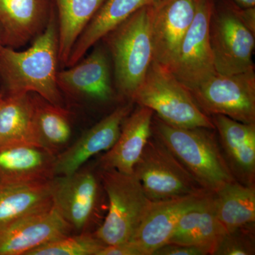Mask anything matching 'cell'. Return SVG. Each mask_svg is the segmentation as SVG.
I'll use <instances>...</instances> for the list:
<instances>
[{
	"label": "cell",
	"mask_w": 255,
	"mask_h": 255,
	"mask_svg": "<svg viewBox=\"0 0 255 255\" xmlns=\"http://www.w3.org/2000/svg\"><path fill=\"white\" fill-rule=\"evenodd\" d=\"M236 9L243 23L255 34V7L236 8Z\"/></svg>",
	"instance_id": "cell-31"
},
{
	"label": "cell",
	"mask_w": 255,
	"mask_h": 255,
	"mask_svg": "<svg viewBox=\"0 0 255 255\" xmlns=\"http://www.w3.org/2000/svg\"><path fill=\"white\" fill-rule=\"evenodd\" d=\"M253 226L254 224L226 233L216 245L211 255H255L254 231Z\"/></svg>",
	"instance_id": "cell-28"
},
{
	"label": "cell",
	"mask_w": 255,
	"mask_h": 255,
	"mask_svg": "<svg viewBox=\"0 0 255 255\" xmlns=\"http://www.w3.org/2000/svg\"><path fill=\"white\" fill-rule=\"evenodd\" d=\"M212 196L216 216L226 232L254 224V185L235 180L212 193Z\"/></svg>",
	"instance_id": "cell-24"
},
{
	"label": "cell",
	"mask_w": 255,
	"mask_h": 255,
	"mask_svg": "<svg viewBox=\"0 0 255 255\" xmlns=\"http://www.w3.org/2000/svg\"><path fill=\"white\" fill-rule=\"evenodd\" d=\"M58 87L69 93L106 102L113 95L108 58L105 50L97 48L81 62L57 75Z\"/></svg>",
	"instance_id": "cell-19"
},
{
	"label": "cell",
	"mask_w": 255,
	"mask_h": 255,
	"mask_svg": "<svg viewBox=\"0 0 255 255\" xmlns=\"http://www.w3.org/2000/svg\"><path fill=\"white\" fill-rule=\"evenodd\" d=\"M101 177L110 201V210L95 236L105 246L130 242L152 201L147 197L134 174L102 169Z\"/></svg>",
	"instance_id": "cell-5"
},
{
	"label": "cell",
	"mask_w": 255,
	"mask_h": 255,
	"mask_svg": "<svg viewBox=\"0 0 255 255\" xmlns=\"http://www.w3.org/2000/svg\"><path fill=\"white\" fill-rule=\"evenodd\" d=\"M162 0H107L74 45L65 66H73L87 51L137 10Z\"/></svg>",
	"instance_id": "cell-21"
},
{
	"label": "cell",
	"mask_w": 255,
	"mask_h": 255,
	"mask_svg": "<svg viewBox=\"0 0 255 255\" xmlns=\"http://www.w3.org/2000/svg\"><path fill=\"white\" fill-rule=\"evenodd\" d=\"M154 6L137 10L104 38L113 58L117 88L130 98L153 60L151 23Z\"/></svg>",
	"instance_id": "cell-3"
},
{
	"label": "cell",
	"mask_w": 255,
	"mask_h": 255,
	"mask_svg": "<svg viewBox=\"0 0 255 255\" xmlns=\"http://www.w3.org/2000/svg\"><path fill=\"white\" fill-rule=\"evenodd\" d=\"M33 116L34 102L28 94L18 95L1 94L0 99V144L28 142L38 145Z\"/></svg>",
	"instance_id": "cell-25"
},
{
	"label": "cell",
	"mask_w": 255,
	"mask_h": 255,
	"mask_svg": "<svg viewBox=\"0 0 255 255\" xmlns=\"http://www.w3.org/2000/svg\"><path fill=\"white\" fill-rule=\"evenodd\" d=\"M55 9L53 0H0L4 46L16 49L36 38Z\"/></svg>",
	"instance_id": "cell-14"
},
{
	"label": "cell",
	"mask_w": 255,
	"mask_h": 255,
	"mask_svg": "<svg viewBox=\"0 0 255 255\" xmlns=\"http://www.w3.org/2000/svg\"><path fill=\"white\" fill-rule=\"evenodd\" d=\"M54 154L28 142L0 144V183L46 182L54 177Z\"/></svg>",
	"instance_id": "cell-15"
},
{
	"label": "cell",
	"mask_w": 255,
	"mask_h": 255,
	"mask_svg": "<svg viewBox=\"0 0 255 255\" xmlns=\"http://www.w3.org/2000/svg\"><path fill=\"white\" fill-rule=\"evenodd\" d=\"M58 25L55 11L45 29L27 50L0 47V93L18 95L34 92L51 105L61 107L57 82Z\"/></svg>",
	"instance_id": "cell-1"
},
{
	"label": "cell",
	"mask_w": 255,
	"mask_h": 255,
	"mask_svg": "<svg viewBox=\"0 0 255 255\" xmlns=\"http://www.w3.org/2000/svg\"><path fill=\"white\" fill-rule=\"evenodd\" d=\"M4 46V41H3V32L0 26V47Z\"/></svg>",
	"instance_id": "cell-33"
},
{
	"label": "cell",
	"mask_w": 255,
	"mask_h": 255,
	"mask_svg": "<svg viewBox=\"0 0 255 255\" xmlns=\"http://www.w3.org/2000/svg\"><path fill=\"white\" fill-rule=\"evenodd\" d=\"M33 102L37 144L55 155L71 136L68 114L61 107L51 105L41 97L33 99Z\"/></svg>",
	"instance_id": "cell-26"
},
{
	"label": "cell",
	"mask_w": 255,
	"mask_h": 255,
	"mask_svg": "<svg viewBox=\"0 0 255 255\" xmlns=\"http://www.w3.org/2000/svg\"><path fill=\"white\" fill-rule=\"evenodd\" d=\"M210 41L216 73L233 75L254 68L255 34L242 21L235 6L219 11L214 8Z\"/></svg>",
	"instance_id": "cell-8"
},
{
	"label": "cell",
	"mask_w": 255,
	"mask_h": 255,
	"mask_svg": "<svg viewBox=\"0 0 255 255\" xmlns=\"http://www.w3.org/2000/svg\"><path fill=\"white\" fill-rule=\"evenodd\" d=\"M154 112L140 106L122 124L118 139L100 159L102 169L133 174L134 167L152 135Z\"/></svg>",
	"instance_id": "cell-17"
},
{
	"label": "cell",
	"mask_w": 255,
	"mask_h": 255,
	"mask_svg": "<svg viewBox=\"0 0 255 255\" xmlns=\"http://www.w3.org/2000/svg\"><path fill=\"white\" fill-rule=\"evenodd\" d=\"M97 255H142L140 251L130 242L105 246Z\"/></svg>",
	"instance_id": "cell-30"
},
{
	"label": "cell",
	"mask_w": 255,
	"mask_h": 255,
	"mask_svg": "<svg viewBox=\"0 0 255 255\" xmlns=\"http://www.w3.org/2000/svg\"><path fill=\"white\" fill-rule=\"evenodd\" d=\"M197 0H162L153 6V61L170 70L195 16Z\"/></svg>",
	"instance_id": "cell-10"
},
{
	"label": "cell",
	"mask_w": 255,
	"mask_h": 255,
	"mask_svg": "<svg viewBox=\"0 0 255 255\" xmlns=\"http://www.w3.org/2000/svg\"><path fill=\"white\" fill-rule=\"evenodd\" d=\"M1 94L0 93V99H1Z\"/></svg>",
	"instance_id": "cell-34"
},
{
	"label": "cell",
	"mask_w": 255,
	"mask_h": 255,
	"mask_svg": "<svg viewBox=\"0 0 255 255\" xmlns=\"http://www.w3.org/2000/svg\"><path fill=\"white\" fill-rule=\"evenodd\" d=\"M226 233L216 216L212 193H208L181 216L168 243L200 247L211 255Z\"/></svg>",
	"instance_id": "cell-20"
},
{
	"label": "cell",
	"mask_w": 255,
	"mask_h": 255,
	"mask_svg": "<svg viewBox=\"0 0 255 255\" xmlns=\"http://www.w3.org/2000/svg\"><path fill=\"white\" fill-rule=\"evenodd\" d=\"M208 116H226L242 123H255L254 68L233 75L216 73L190 91Z\"/></svg>",
	"instance_id": "cell-7"
},
{
	"label": "cell",
	"mask_w": 255,
	"mask_h": 255,
	"mask_svg": "<svg viewBox=\"0 0 255 255\" xmlns=\"http://www.w3.org/2000/svg\"><path fill=\"white\" fill-rule=\"evenodd\" d=\"M53 205L73 229L86 226L95 209L98 184L89 171L78 170L50 179Z\"/></svg>",
	"instance_id": "cell-12"
},
{
	"label": "cell",
	"mask_w": 255,
	"mask_h": 255,
	"mask_svg": "<svg viewBox=\"0 0 255 255\" xmlns=\"http://www.w3.org/2000/svg\"><path fill=\"white\" fill-rule=\"evenodd\" d=\"M107 0H53L57 11L58 59L66 65L74 45Z\"/></svg>",
	"instance_id": "cell-23"
},
{
	"label": "cell",
	"mask_w": 255,
	"mask_h": 255,
	"mask_svg": "<svg viewBox=\"0 0 255 255\" xmlns=\"http://www.w3.org/2000/svg\"><path fill=\"white\" fill-rule=\"evenodd\" d=\"M206 194L152 202L130 243L142 255H152L168 243L181 216Z\"/></svg>",
	"instance_id": "cell-16"
},
{
	"label": "cell",
	"mask_w": 255,
	"mask_h": 255,
	"mask_svg": "<svg viewBox=\"0 0 255 255\" xmlns=\"http://www.w3.org/2000/svg\"><path fill=\"white\" fill-rule=\"evenodd\" d=\"M131 99L169 125L215 130L211 117L199 108L190 91L169 69L153 60Z\"/></svg>",
	"instance_id": "cell-4"
},
{
	"label": "cell",
	"mask_w": 255,
	"mask_h": 255,
	"mask_svg": "<svg viewBox=\"0 0 255 255\" xmlns=\"http://www.w3.org/2000/svg\"><path fill=\"white\" fill-rule=\"evenodd\" d=\"M70 224L53 205L0 229V255H26L50 241L70 235Z\"/></svg>",
	"instance_id": "cell-11"
},
{
	"label": "cell",
	"mask_w": 255,
	"mask_h": 255,
	"mask_svg": "<svg viewBox=\"0 0 255 255\" xmlns=\"http://www.w3.org/2000/svg\"><path fill=\"white\" fill-rule=\"evenodd\" d=\"M242 8L255 7V0H234Z\"/></svg>",
	"instance_id": "cell-32"
},
{
	"label": "cell",
	"mask_w": 255,
	"mask_h": 255,
	"mask_svg": "<svg viewBox=\"0 0 255 255\" xmlns=\"http://www.w3.org/2000/svg\"><path fill=\"white\" fill-rule=\"evenodd\" d=\"M211 129L181 128L153 116L152 135L160 140L210 193L236 180Z\"/></svg>",
	"instance_id": "cell-2"
},
{
	"label": "cell",
	"mask_w": 255,
	"mask_h": 255,
	"mask_svg": "<svg viewBox=\"0 0 255 255\" xmlns=\"http://www.w3.org/2000/svg\"><path fill=\"white\" fill-rule=\"evenodd\" d=\"M211 117L233 175L236 174L242 184L254 185L255 123H242L220 114Z\"/></svg>",
	"instance_id": "cell-18"
},
{
	"label": "cell",
	"mask_w": 255,
	"mask_h": 255,
	"mask_svg": "<svg viewBox=\"0 0 255 255\" xmlns=\"http://www.w3.org/2000/svg\"><path fill=\"white\" fill-rule=\"evenodd\" d=\"M52 205L50 180L0 183V229Z\"/></svg>",
	"instance_id": "cell-22"
},
{
	"label": "cell",
	"mask_w": 255,
	"mask_h": 255,
	"mask_svg": "<svg viewBox=\"0 0 255 255\" xmlns=\"http://www.w3.org/2000/svg\"><path fill=\"white\" fill-rule=\"evenodd\" d=\"M105 246L95 236L68 235L32 250L26 255H97Z\"/></svg>",
	"instance_id": "cell-27"
},
{
	"label": "cell",
	"mask_w": 255,
	"mask_h": 255,
	"mask_svg": "<svg viewBox=\"0 0 255 255\" xmlns=\"http://www.w3.org/2000/svg\"><path fill=\"white\" fill-rule=\"evenodd\" d=\"M214 0H197L195 16L170 71L189 91L216 73L210 41Z\"/></svg>",
	"instance_id": "cell-9"
},
{
	"label": "cell",
	"mask_w": 255,
	"mask_h": 255,
	"mask_svg": "<svg viewBox=\"0 0 255 255\" xmlns=\"http://www.w3.org/2000/svg\"><path fill=\"white\" fill-rule=\"evenodd\" d=\"M133 174L152 202L210 193L152 135L134 167Z\"/></svg>",
	"instance_id": "cell-6"
},
{
	"label": "cell",
	"mask_w": 255,
	"mask_h": 255,
	"mask_svg": "<svg viewBox=\"0 0 255 255\" xmlns=\"http://www.w3.org/2000/svg\"><path fill=\"white\" fill-rule=\"evenodd\" d=\"M131 110L130 105L118 107L87 130L73 145L57 155L54 177L73 174L93 156L110 150L118 139L122 124Z\"/></svg>",
	"instance_id": "cell-13"
},
{
	"label": "cell",
	"mask_w": 255,
	"mask_h": 255,
	"mask_svg": "<svg viewBox=\"0 0 255 255\" xmlns=\"http://www.w3.org/2000/svg\"><path fill=\"white\" fill-rule=\"evenodd\" d=\"M209 251L200 247L167 243L154 252L152 255H206Z\"/></svg>",
	"instance_id": "cell-29"
}]
</instances>
